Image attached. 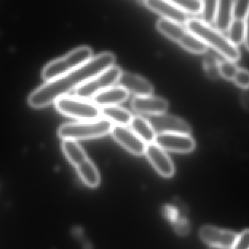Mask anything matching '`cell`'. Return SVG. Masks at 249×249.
Listing matches in <instances>:
<instances>
[{
    "mask_svg": "<svg viewBox=\"0 0 249 249\" xmlns=\"http://www.w3.org/2000/svg\"><path fill=\"white\" fill-rule=\"evenodd\" d=\"M122 73L119 67L112 66L77 88L75 90L76 97L86 100L92 99L99 92L112 87L118 83Z\"/></svg>",
    "mask_w": 249,
    "mask_h": 249,
    "instance_id": "cell-6",
    "label": "cell"
},
{
    "mask_svg": "<svg viewBox=\"0 0 249 249\" xmlns=\"http://www.w3.org/2000/svg\"><path fill=\"white\" fill-rule=\"evenodd\" d=\"M55 108L64 115L83 121L98 119L101 109L93 102L74 96H64L55 102Z\"/></svg>",
    "mask_w": 249,
    "mask_h": 249,
    "instance_id": "cell-5",
    "label": "cell"
},
{
    "mask_svg": "<svg viewBox=\"0 0 249 249\" xmlns=\"http://www.w3.org/2000/svg\"><path fill=\"white\" fill-rule=\"evenodd\" d=\"M146 119L156 134L174 133L190 134L192 132L191 127L184 120L168 114L150 115Z\"/></svg>",
    "mask_w": 249,
    "mask_h": 249,
    "instance_id": "cell-7",
    "label": "cell"
},
{
    "mask_svg": "<svg viewBox=\"0 0 249 249\" xmlns=\"http://www.w3.org/2000/svg\"><path fill=\"white\" fill-rule=\"evenodd\" d=\"M189 230V225L187 223V221L183 220L181 222V223L178 225V232H181L182 234L187 233V231Z\"/></svg>",
    "mask_w": 249,
    "mask_h": 249,
    "instance_id": "cell-31",
    "label": "cell"
},
{
    "mask_svg": "<svg viewBox=\"0 0 249 249\" xmlns=\"http://www.w3.org/2000/svg\"><path fill=\"white\" fill-rule=\"evenodd\" d=\"M131 107L135 111L150 115L164 114L168 108L165 99L158 96H135L131 102Z\"/></svg>",
    "mask_w": 249,
    "mask_h": 249,
    "instance_id": "cell-13",
    "label": "cell"
},
{
    "mask_svg": "<svg viewBox=\"0 0 249 249\" xmlns=\"http://www.w3.org/2000/svg\"><path fill=\"white\" fill-rule=\"evenodd\" d=\"M239 68L236 64L229 60L222 61L219 64V74L228 80H233Z\"/></svg>",
    "mask_w": 249,
    "mask_h": 249,
    "instance_id": "cell-26",
    "label": "cell"
},
{
    "mask_svg": "<svg viewBox=\"0 0 249 249\" xmlns=\"http://www.w3.org/2000/svg\"><path fill=\"white\" fill-rule=\"evenodd\" d=\"M111 133L116 141L130 153L137 156L145 153L147 144L130 129L124 126L115 125L112 127Z\"/></svg>",
    "mask_w": 249,
    "mask_h": 249,
    "instance_id": "cell-9",
    "label": "cell"
},
{
    "mask_svg": "<svg viewBox=\"0 0 249 249\" xmlns=\"http://www.w3.org/2000/svg\"><path fill=\"white\" fill-rule=\"evenodd\" d=\"M130 124L132 131L137 134L146 144L154 143L156 133L146 118L139 115L133 116Z\"/></svg>",
    "mask_w": 249,
    "mask_h": 249,
    "instance_id": "cell-20",
    "label": "cell"
},
{
    "mask_svg": "<svg viewBox=\"0 0 249 249\" xmlns=\"http://www.w3.org/2000/svg\"><path fill=\"white\" fill-rule=\"evenodd\" d=\"M244 23H245V40L244 42H245L247 49L249 50V13L247 19L244 20Z\"/></svg>",
    "mask_w": 249,
    "mask_h": 249,
    "instance_id": "cell-30",
    "label": "cell"
},
{
    "mask_svg": "<svg viewBox=\"0 0 249 249\" xmlns=\"http://www.w3.org/2000/svg\"><path fill=\"white\" fill-rule=\"evenodd\" d=\"M206 70L209 77L216 78L219 74V64H218L216 58L209 57L206 59Z\"/></svg>",
    "mask_w": 249,
    "mask_h": 249,
    "instance_id": "cell-28",
    "label": "cell"
},
{
    "mask_svg": "<svg viewBox=\"0 0 249 249\" xmlns=\"http://www.w3.org/2000/svg\"><path fill=\"white\" fill-rule=\"evenodd\" d=\"M156 26L159 32L170 39L178 42L180 45L182 43L190 32L181 24L165 19H160L157 22Z\"/></svg>",
    "mask_w": 249,
    "mask_h": 249,
    "instance_id": "cell-16",
    "label": "cell"
},
{
    "mask_svg": "<svg viewBox=\"0 0 249 249\" xmlns=\"http://www.w3.org/2000/svg\"><path fill=\"white\" fill-rule=\"evenodd\" d=\"M112 123L106 118L70 123L61 126L58 134L63 140H87L106 135L111 133Z\"/></svg>",
    "mask_w": 249,
    "mask_h": 249,
    "instance_id": "cell-4",
    "label": "cell"
},
{
    "mask_svg": "<svg viewBox=\"0 0 249 249\" xmlns=\"http://www.w3.org/2000/svg\"><path fill=\"white\" fill-rule=\"evenodd\" d=\"M146 156L158 173L165 178H170L175 172L174 163L165 150L155 143L146 145Z\"/></svg>",
    "mask_w": 249,
    "mask_h": 249,
    "instance_id": "cell-11",
    "label": "cell"
},
{
    "mask_svg": "<svg viewBox=\"0 0 249 249\" xmlns=\"http://www.w3.org/2000/svg\"><path fill=\"white\" fill-rule=\"evenodd\" d=\"M144 4L151 10L163 16V19L178 24L186 23L188 20L187 15L181 9L171 2L164 0H146Z\"/></svg>",
    "mask_w": 249,
    "mask_h": 249,
    "instance_id": "cell-12",
    "label": "cell"
},
{
    "mask_svg": "<svg viewBox=\"0 0 249 249\" xmlns=\"http://www.w3.org/2000/svg\"><path fill=\"white\" fill-rule=\"evenodd\" d=\"M128 92L121 86H112L102 91L92 98L97 106H112L124 102L128 98Z\"/></svg>",
    "mask_w": 249,
    "mask_h": 249,
    "instance_id": "cell-15",
    "label": "cell"
},
{
    "mask_svg": "<svg viewBox=\"0 0 249 249\" xmlns=\"http://www.w3.org/2000/svg\"><path fill=\"white\" fill-rule=\"evenodd\" d=\"M228 32V38L235 46L245 40V23L243 20H232Z\"/></svg>",
    "mask_w": 249,
    "mask_h": 249,
    "instance_id": "cell-22",
    "label": "cell"
},
{
    "mask_svg": "<svg viewBox=\"0 0 249 249\" xmlns=\"http://www.w3.org/2000/svg\"><path fill=\"white\" fill-rule=\"evenodd\" d=\"M232 6L233 1L231 0L218 1L217 12L214 23L219 32H226L229 29L233 20Z\"/></svg>",
    "mask_w": 249,
    "mask_h": 249,
    "instance_id": "cell-17",
    "label": "cell"
},
{
    "mask_svg": "<svg viewBox=\"0 0 249 249\" xmlns=\"http://www.w3.org/2000/svg\"><path fill=\"white\" fill-rule=\"evenodd\" d=\"M115 62V57L112 53L105 52L93 57L79 68L38 88L29 96V103L35 108L48 106L112 67Z\"/></svg>",
    "mask_w": 249,
    "mask_h": 249,
    "instance_id": "cell-1",
    "label": "cell"
},
{
    "mask_svg": "<svg viewBox=\"0 0 249 249\" xmlns=\"http://www.w3.org/2000/svg\"><path fill=\"white\" fill-rule=\"evenodd\" d=\"M249 13V1L238 0L233 1L232 6V16L233 20H244L247 19Z\"/></svg>",
    "mask_w": 249,
    "mask_h": 249,
    "instance_id": "cell-25",
    "label": "cell"
},
{
    "mask_svg": "<svg viewBox=\"0 0 249 249\" xmlns=\"http://www.w3.org/2000/svg\"><path fill=\"white\" fill-rule=\"evenodd\" d=\"M218 1L216 0H206L203 1V8H202V16L203 21L207 24L210 25L213 23L216 19V12H217Z\"/></svg>",
    "mask_w": 249,
    "mask_h": 249,
    "instance_id": "cell-24",
    "label": "cell"
},
{
    "mask_svg": "<svg viewBox=\"0 0 249 249\" xmlns=\"http://www.w3.org/2000/svg\"><path fill=\"white\" fill-rule=\"evenodd\" d=\"M77 173L88 187L95 188L100 183V175L94 164L88 158L76 167Z\"/></svg>",
    "mask_w": 249,
    "mask_h": 249,
    "instance_id": "cell-19",
    "label": "cell"
},
{
    "mask_svg": "<svg viewBox=\"0 0 249 249\" xmlns=\"http://www.w3.org/2000/svg\"><path fill=\"white\" fill-rule=\"evenodd\" d=\"M118 83L128 93L134 94L136 96H149L153 92V86L149 81L130 73H122Z\"/></svg>",
    "mask_w": 249,
    "mask_h": 249,
    "instance_id": "cell-14",
    "label": "cell"
},
{
    "mask_svg": "<svg viewBox=\"0 0 249 249\" xmlns=\"http://www.w3.org/2000/svg\"><path fill=\"white\" fill-rule=\"evenodd\" d=\"M234 81L243 89L249 88V71L244 69H239L234 77Z\"/></svg>",
    "mask_w": 249,
    "mask_h": 249,
    "instance_id": "cell-27",
    "label": "cell"
},
{
    "mask_svg": "<svg viewBox=\"0 0 249 249\" xmlns=\"http://www.w3.org/2000/svg\"><path fill=\"white\" fill-rule=\"evenodd\" d=\"M200 237L205 243L216 248L232 249L238 235L231 231L205 226L200 230Z\"/></svg>",
    "mask_w": 249,
    "mask_h": 249,
    "instance_id": "cell-10",
    "label": "cell"
},
{
    "mask_svg": "<svg viewBox=\"0 0 249 249\" xmlns=\"http://www.w3.org/2000/svg\"><path fill=\"white\" fill-rule=\"evenodd\" d=\"M61 146L64 154L75 168L88 159L86 152L76 140H64Z\"/></svg>",
    "mask_w": 249,
    "mask_h": 249,
    "instance_id": "cell-21",
    "label": "cell"
},
{
    "mask_svg": "<svg viewBox=\"0 0 249 249\" xmlns=\"http://www.w3.org/2000/svg\"><path fill=\"white\" fill-rule=\"evenodd\" d=\"M101 115L104 118L115 123L116 125H128L133 119V115L129 111L117 105L102 107L101 108Z\"/></svg>",
    "mask_w": 249,
    "mask_h": 249,
    "instance_id": "cell-18",
    "label": "cell"
},
{
    "mask_svg": "<svg viewBox=\"0 0 249 249\" xmlns=\"http://www.w3.org/2000/svg\"><path fill=\"white\" fill-rule=\"evenodd\" d=\"M166 215L171 219H175L177 216L176 211L174 209H171V208H168L166 209Z\"/></svg>",
    "mask_w": 249,
    "mask_h": 249,
    "instance_id": "cell-32",
    "label": "cell"
},
{
    "mask_svg": "<svg viewBox=\"0 0 249 249\" xmlns=\"http://www.w3.org/2000/svg\"><path fill=\"white\" fill-rule=\"evenodd\" d=\"M232 249H249V230L244 231L237 237Z\"/></svg>",
    "mask_w": 249,
    "mask_h": 249,
    "instance_id": "cell-29",
    "label": "cell"
},
{
    "mask_svg": "<svg viewBox=\"0 0 249 249\" xmlns=\"http://www.w3.org/2000/svg\"><path fill=\"white\" fill-rule=\"evenodd\" d=\"M92 58L91 48L88 46L76 48L64 57L47 64L42 70V77L47 82L51 81L79 68Z\"/></svg>",
    "mask_w": 249,
    "mask_h": 249,
    "instance_id": "cell-3",
    "label": "cell"
},
{
    "mask_svg": "<svg viewBox=\"0 0 249 249\" xmlns=\"http://www.w3.org/2000/svg\"><path fill=\"white\" fill-rule=\"evenodd\" d=\"M186 26L189 32L197 37L206 45L212 47L227 60L233 62L239 60L241 54L238 48L217 29L197 19H188Z\"/></svg>",
    "mask_w": 249,
    "mask_h": 249,
    "instance_id": "cell-2",
    "label": "cell"
},
{
    "mask_svg": "<svg viewBox=\"0 0 249 249\" xmlns=\"http://www.w3.org/2000/svg\"><path fill=\"white\" fill-rule=\"evenodd\" d=\"M154 143L163 150L178 153H189L196 148V142L190 134H158Z\"/></svg>",
    "mask_w": 249,
    "mask_h": 249,
    "instance_id": "cell-8",
    "label": "cell"
},
{
    "mask_svg": "<svg viewBox=\"0 0 249 249\" xmlns=\"http://www.w3.org/2000/svg\"><path fill=\"white\" fill-rule=\"evenodd\" d=\"M171 1L185 13L199 14L203 8V1L200 0H171Z\"/></svg>",
    "mask_w": 249,
    "mask_h": 249,
    "instance_id": "cell-23",
    "label": "cell"
}]
</instances>
